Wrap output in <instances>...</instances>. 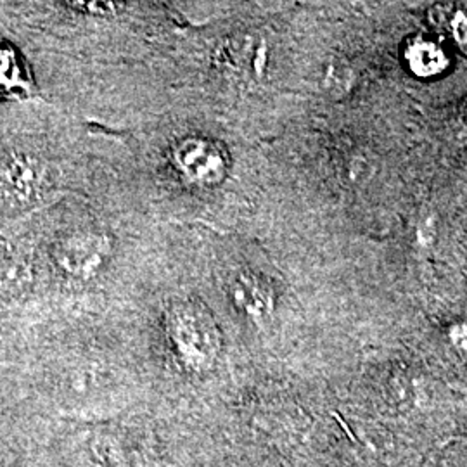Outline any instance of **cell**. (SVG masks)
Returning a JSON list of instances; mask_svg holds the SVG:
<instances>
[{
  "label": "cell",
  "instance_id": "obj_1",
  "mask_svg": "<svg viewBox=\"0 0 467 467\" xmlns=\"http://www.w3.org/2000/svg\"><path fill=\"white\" fill-rule=\"evenodd\" d=\"M168 337L177 360L191 372H202L217 362L222 339L217 324L204 310L182 303L168 317Z\"/></svg>",
  "mask_w": 467,
  "mask_h": 467
},
{
  "label": "cell",
  "instance_id": "obj_2",
  "mask_svg": "<svg viewBox=\"0 0 467 467\" xmlns=\"http://www.w3.org/2000/svg\"><path fill=\"white\" fill-rule=\"evenodd\" d=\"M173 165L191 184L217 185L227 175L223 152L201 139L182 140L173 150Z\"/></svg>",
  "mask_w": 467,
  "mask_h": 467
},
{
  "label": "cell",
  "instance_id": "obj_3",
  "mask_svg": "<svg viewBox=\"0 0 467 467\" xmlns=\"http://www.w3.org/2000/svg\"><path fill=\"white\" fill-rule=\"evenodd\" d=\"M403 59L409 71L422 80L438 78L451 67V54L445 44L424 35L414 36L405 46Z\"/></svg>",
  "mask_w": 467,
  "mask_h": 467
},
{
  "label": "cell",
  "instance_id": "obj_4",
  "mask_svg": "<svg viewBox=\"0 0 467 467\" xmlns=\"http://www.w3.org/2000/svg\"><path fill=\"white\" fill-rule=\"evenodd\" d=\"M231 298L239 310L253 318L264 317L272 310V291L268 284L250 272H241L234 277Z\"/></svg>",
  "mask_w": 467,
  "mask_h": 467
},
{
  "label": "cell",
  "instance_id": "obj_5",
  "mask_svg": "<svg viewBox=\"0 0 467 467\" xmlns=\"http://www.w3.org/2000/svg\"><path fill=\"white\" fill-rule=\"evenodd\" d=\"M431 23L457 49L467 54V9L451 4L436 5L431 13Z\"/></svg>",
  "mask_w": 467,
  "mask_h": 467
},
{
  "label": "cell",
  "instance_id": "obj_6",
  "mask_svg": "<svg viewBox=\"0 0 467 467\" xmlns=\"http://www.w3.org/2000/svg\"><path fill=\"white\" fill-rule=\"evenodd\" d=\"M19 87H23V78L16 57L11 50L0 47V94H9Z\"/></svg>",
  "mask_w": 467,
  "mask_h": 467
},
{
  "label": "cell",
  "instance_id": "obj_7",
  "mask_svg": "<svg viewBox=\"0 0 467 467\" xmlns=\"http://www.w3.org/2000/svg\"><path fill=\"white\" fill-rule=\"evenodd\" d=\"M67 5H71L77 13H87L92 16L111 15V13H117V9L119 7L113 2H67Z\"/></svg>",
  "mask_w": 467,
  "mask_h": 467
},
{
  "label": "cell",
  "instance_id": "obj_8",
  "mask_svg": "<svg viewBox=\"0 0 467 467\" xmlns=\"http://www.w3.org/2000/svg\"><path fill=\"white\" fill-rule=\"evenodd\" d=\"M462 119H464V125H466V129H467V104H466V108H464V113H462Z\"/></svg>",
  "mask_w": 467,
  "mask_h": 467
},
{
  "label": "cell",
  "instance_id": "obj_9",
  "mask_svg": "<svg viewBox=\"0 0 467 467\" xmlns=\"http://www.w3.org/2000/svg\"><path fill=\"white\" fill-rule=\"evenodd\" d=\"M94 467H100L99 464H98V466H94Z\"/></svg>",
  "mask_w": 467,
  "mask_h": 467
}]
</instances>
